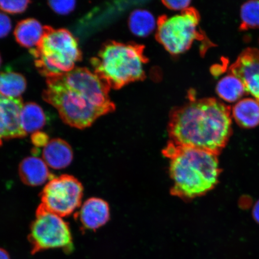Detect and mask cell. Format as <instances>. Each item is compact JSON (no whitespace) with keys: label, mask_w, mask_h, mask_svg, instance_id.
Instances as JSON below:
<instances>
[{"label":"cell","mask_w":259,"mask_h":259,"mask_svg":"<svg viewBox=\"0 0 259 259\" xmlns=\"http://www.w3.org/2000/svg\"><path fill=\"white\" fill-rule=\"evenodd\" d=\"M47 84L43 99L71 127L86 128L100 116L114 111L109 86L87 68H74L67 73L49 77Z\"/></svg>","instance_id":"1"},{"label":"cell","mask_w":259,"mask_h":259,"mask_svg":"<svg viewBox=\"0 0 259 259\" xmlns=\"http://www.w3.org/2000/svg\"><path fill=\"white\" fill-rule=\"evenodd\" d=\"M170 142L219 155L232 134V109L214 98L192 100L174 111Z\"/></svg>","instance_id":"2"},{"label":"cell","mask_w":259,"mask_h":259,"mask_svg":"<svg viewBox=\"0 0 259 259\" xmlns=\"http://www.w3.org/2000/svg\"><path fill=\"white\" fill-rule=\"evenodd\" d=\"M170 160L169 173L174 196L190 200L204 195L219 182L221 169L218 155L169 142L163 151Z\"/></svg>","instance_id":"3"},{"label":"cell","mask_w":259,"mask_h":259,"mask_svg":"<svg viewBox=\"0 0 259 259\" xmlns=\"http://www.w3.org/2000/svg\"><path fill=\"white\" fill-rule=\"evenodd\" d=\"M147 59L141 45L110 41L92 59L94 73L110 89H119L143 79Z\"/></svg>","instance_id":"4"},{"label":"cell","mask_w":259,"mask_h":259,"mask_svg":"<svg viewBox=\"0 0 259 259\" xmlns=\"http://www.w3.org/2000/svg\"><path fill=\"white\" fill-rule=\"evenodd\" d=\"M30 52L38 72L47 78L70 72L82 60V53L74 35L66 29L48 25L44 26L39 44Z\"/></svg>","instance_id":"5"},{"label":"cell","mask_w":259,"mask_h":259,"mask_svg":"<svg viewBox=\"0 0 259 259\" xmlns=\"http://www.w3.org/2000/svg\"><path fill=\"white\" fill-rule=\"evenodd\" d=\"M28 241L32 254L53 248L63 249L66 253H70L74 249L69 223L40 205L30 226Z\"/></svg>","instance_id":"6"},{"label":"cell","mask_w":259,"mask_h":259,"mask_svg":"<svg viewBox=\"0 0 259 259\" xmlns=\"http://www.w3.org/2000/svg\"><path fill=\"white\" fill-rule=\"evenodd\" d=\"M199 15L193 8L169 17L163 16L157 22V40L171 54L185 53L199 37Z\"/></svg>","instance_id":"7"},{"label":"cell","mask_w":259,"mask_h":259,"mask_svg":"<svg viewBox=\"0 0 259 259\" xmlns=\"http://www.w3.org/2000/svg\"><path fill=\"white\" fill-rule=\"evenodd\" d=\"M83 187L76 178L61 175L52 178L40 194V206L61 218L69 216L82 202Z\"/></svg>","instance_id":"8"},{"label":"cell","mask_w":259,"mask_h":259,"mask_svg":"<svg viewBox=\"0 0 259 259\" xmlns=\"http://www.w3.org/2000/svg\"><path fill=\"white\" fill-rule=\"evenodd\" d=\"M231 73L242 80L247 92L259 101V50L245 49L232 64Z\"/></svg>","instance_id":"9"},{"label":"cell","mask_w":259,"mask_h":259,"mask_svg":"<svg viewBox=\"0 0 259 259\" xmlns=\"http://www.w3.org/2000/svg\"><path fill=\"white\" fill-rule=\"evenodd\" d=\"M23 102L21 97L9 98L0 93V139L22 138L27 134L22 130L20 114Z\"/></svg>","instance_id":"10"},{"label":"cell","mask_w":259,"mask_h":259,"mask_svg":"<svg viewBox=\"0 0 259 259\" xmlns=\"http://www.w3.org/2000/svg\"><path fill=\"white\" fill-rule=\"evenodd\" d=\"M83 228L96 230L106 224L110 219V209L105 200L98 197H91L83 203L74 215Z\"/></svg>","instance_id":"11"},{"label":"cell","mask_w":259,"mask_h":259,"mask_svg":"<svg viewBox=\"0 0 259 259\" xmlns=\"http://www.w3.org/2000/svg\"><path fill=\"white\" fill-rule=\"evenodd\" d=\"M19 175L22 182L31 187L41 186L52 177L44 160L34 156L26 157L21 161Z\"/></svg>","instance_id":"12"},{"label":"cell","mask_w":259,"mask_h":259,"mask_svg":"<svg viewBox=\"0 0 259 259\" xmlns=\"http://www.w3.org/2000/svg\"><path fill=\"white\" fill-rule=\"evenodd\" d=\"M42 157L48 166L54 169H63L72 163L73 152L66 141L53 139L44 147Z\"/></svg>","instance_id":"13"},{"label":"cell","mask_w":259,"mask_h":259,"mask_svg":"<svg viewBox=\"0 0 259 259\" xmlns=\"http://www.w3.org/2000/svg\"><path fill=\"white\" fill-rule=\"evenodd\" d=\"M44 34V26L34 18L19 22L14 31L16 41L21 47L30 50L37 46Z\"/></svg>","instance_id":"14"},{"label":"cell","mask_w":259,"mask_h":259,"mask_svg":"<svg viewBox=\"0 0 259 259\" xmlns=\"http://www.w3.org/2000/svg\"><path fill=\"white\" fill-rule=\"evenodd\" d=\"M232 116L242 128L257 127L259 125V101L252 98L239 100L232 109Z\"/></svg>","instance_id":"15"},{"label":"cell","mask_w":259,"mask_h":259,"mask_svg":"<svg viewBox=\"0 0 259 259\" xmlns=\"http://www.w3.org/2000/svg\"><path fill=\"white\" fill-rule=\"evenodd\" d=\"M20 123L26 134L39 131L46 124V116L39 105L33 102L24 104L20 114Z\"/></svg>","instance_id":"16"},{"label":"cell","mask_w":259,"mask_h":259,"mask_svg":"<svg viewBox=\"0 0 259 259\" xmlns=\"http://www.w3.org/2000/svg\"><path fill=\"white\" fill-rule=\"evenodd\" d=\"M216 92L220 98L225 101L237 102L247 90L240 79L230 73L219 81L216 86Z\"/></svg>","instance_id":"17"},{"label":"cell","mask_w":259,"mask_h":259,"mask_svg":"<svg viewBox=\"0 0 259 259\" xmlns=\"http://www.w3.org/2000/svg\"><path fill=\"white\" fill-rule=\"evenodd\" d=\"M27 88V80L21 74L14 72L0 73V93L9 98H19Z\"/></svg>","instance_id":"18"},{"label":"cell","mask_w":259,"mask_h":259,"mask_svg":"<svg viewBox=\"0 0 259 259\" xmlns=\"http://www.w3.org/2000/svg\"><path fill=\"white\" fill-rule=\"evenodd\" d=\"M128 24L133 33L139 37L147 36L157 25L153 15L142 9L136 10L132 13Z\"/></svg>","instance_id":"19"},{"label":"cell","mask_w":259,"mask_h":259,"mask_svg":"<svg viewBox=\"0 0 259 259\" xmlns=\"http://www.w3.org/2000/svg\"><path fill=\"white\" fill-rule=\"evenodd\" d=\"M242 30L259 27V0H249L243 4L240 12Z\"/></svg>","instance_id":"20"},{"label":"cell","mask_w":259,"mask_h":259,"mask_svg":"<svg viewBox=\"0 0 259 259\" xmlns=\"http://www.w3.org/2000/svg\"><path fill=\"white\" fill-rule=\"evenodd\" d=\"M31 2L27 0L22 1H11V0H0V10L11 14H18L24 12L27 9Z\"/></svg>","instance_id":"21"},{"label":"cell","mask_w":259,"mask_h":259,"mask_svg":"<svg viewBox=\"0 0 259 259\" xmlns=\"http://www.w3.org/2000/svg\"><path fill=\"white\" fill-rule=\"evenodd\" d=\"M75 1H50L48 5L53 11L59 15H68L75 9Z\"/></svg>","instance_id":"22"},{"label":"cell","mask_w":259,"mask_h":259,"mask_svg":"<svg viewBox=\"0 0 259 259\" xmlns=\"http://www.w3.org/2000/svg\"><path fill=\"white\" fill-rule=\"evenodd\" d=\"M12 29V22L8 16L0 12V38L7 36Z\"/></svg>","instance_id":"23"},{"label":"cell","mask_w":259,"mask_h":259,"mask_svg":"<svg viewBox=\"0 0 259 259\" xmlns=\"http://www.w3.org/2000/svg\"><path fill=\"white\" fill-rule=\"evenodd\" d=\"M31 139L32 144L37 148L45 147L50 142L49 136L45 133L40 131L32 134Z\"/></svg>","instance_id":"24"},{"label":"cell","mask_w":259,"mask_h":259,"mask_svg":"<svg viewBox=\"0 0 259 259\" xmlns=\"http://www.w3.org/2000/svg\"><path fill=\"white\" fill-rule=\"evenodd\" d=\"M163 4L167 8L174 10V11H181L183 12L189 9L190 1H164Z\"/></svg>","instance_id":"25"},{"label":"cell","mask_w":259,"mask_h":259,"mask_svg":"<svg viewBox=\"0 0 259 259\" xmlns=\"http://www.w3.org/2000/svg\"><path fill=\"white\" fill-rule=\"evenodd\" d=\"M252 214L255 222L259 225V200L255 203L253 209H252Z\"/></svg>","instance_id":"26"},{"label":"cell","mask_w":259,"mask_h":259,"mask_svg":"<svg viewBox=\"0 0 259 259\" xmlns=\"http://www.w3.org/2000/svg\"><path fill=\"white\" fill-rule=\"evenodd\" d=\"M0 259H11L8 252L1 248H0Z\"/></svg>","instance_id":"27"},{"label":"cell","mask_w":259,"mask_h":259,"mask_svg":"<svg viewBox=\"0 0 259 259\" xmlns=\"http://www.w3.org/2000/svg\"><path fill=\"white\" fill-rule=\"evenodd\" d=\"M2 62V57H1V56H0V66H1Z\"/></svg>","instance_id":"28"},{"label":"cell","mask_w":259,"mask_h":259,"mask_svg":"<svg viewBox=\"0 0 259 259\" xmlns=\"http://www.w3.org/2000/svg\"><path fill=\"white\" fill-rule=\"evenodd\" d=\"M2 144V140H1V139H0V146H1Z\"/></svg>","instance_id":"29"}]
</instances>
